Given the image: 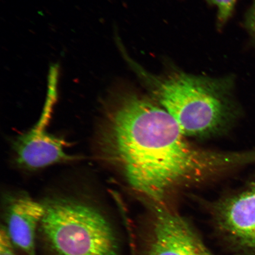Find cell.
Masks as SVG:
<instances>
[{"label":"cell","instance_id":"cell-1","mask_svg":"<svg viewBox=\"0 0 255 255\" xmlns=\"http://www.w3.org/2000/svg\"><path fill=\"white\" fill-rule=\"evenodd\" d=\"M163 108L132 91L112 95L100 145L105 160L151 205L178 189L255 162V150H207L191 143Z\"/></svg>","mask_w":255,"mask_h":255},{"label":"cell","instance_id":"cell-2","mask_svg":"<svg viewBox=\"0 0 255 255\" xmlns=\"http://www.w3.org/2000/svg\"><path fill=\"white\" fill-rule=\"evenodd\" d=\"M126 57L152 100L173 118L188 138L214 135L235 119L237 108L231 76L194 75L173 68L156 75Z\"/></svg>","mask_w":255,"mask_h":255},{"label":"cell","instance_id":"cell-3","mask_svg":"<svg viewBox=\"0 0 255 255\" xmlns=\"http://www.w3.org/2000/svg\"><path fill=\"white\" fill-rule=\"evenodd\" d=\"M39 230L52 255H119L113 226L88 204L57 198L43 203Z\"/></svg>","mask_w":255,"mask_h":255},{"label":"cell","instance_id":"cell-4","mask_svg":"<svg viewBox=\"0 0 255 255\" xmlns=\"http://www.w3.org/2000/svg\"><path fill=\"white\" fill-rule=\"evenodd\" d=\"M152 206L142 255H213L184 219L165 205Z\"/></svg>","mask_w":255,"mask_h":255},{"label":"cell","instance_id":"cell-5","mask_svg":"<svg viewBox=\"0 0 255 255\" xmlns=\"http://www.w3.org/2000/svg\"><path fill=\"white\" fill-rule=\"evenodd\" d=\"M219 228L241 246L255 251V180L240 192L216 204Z\"/></svg>","mask_w":255,"mask_h":255},{"label":"cell","instance_id":"cell-6","mask_svg":"<svg viewBox=\"0 0 255 255\" xmlns=\"http://www.w3.org/2000/svg\"><path fill=\"white\" fill-rule=\"evenodd\" d=\"M46 127L36 124L15 140L16 160L20 166L36 170L76 158L66 152V141L51 134Z\"/></svg>","mask_w":255,"mask_h":255},{"label":"cell","instance_id":"cell-7","mask_svg":"<svg viewBox=\"0 0 255 255\" xmlns=\"http://www.w3.org/2000/svg\"><path fill=\"white\" fill-rule=\"evenodd\" d=\"M44 213L43 203L21 195L9 201L4 228L12 245L25 255H36V238Z\"/></svg>","mask_w":255,"mask_h":255},{"label":"cell","instance_id":"cell-8","mask_svg":"<svg viewBox=\"0 0 255 255\" xmlns=\"http://www.w3.org/2000/svg\"><path fill=\"white\" fill-rule=\"evenodd\" d=\"M218 11V25L222 27L230 18L238 0H207Z\"/></svg>","mask_w":255,"mask_h":255},{"label":"cell","instance_id":"cell-9","mask_svg":"<svg viewBox=\"0 0 255 255\" xmlns=\"http://www.w3.org/2000/svg\"><path fill=\"white\" fill-rule=\"evenodd\" d=\"M4 226L0 231V255H17Z\"/></svg>","mask_w":255,"mask_h":255},{"label":"cell","instance_id":"cell-10","mask_svg":"<svg viewBox=\"0 0 255 255\" xmlns=\"http://www.w3.org/2000/svg\"><path fill=\"white\" fill-rule=\"evenodd\" d=\"M248 27L255 37V2L248 18Z\"/></svg>","mask_w":255,"mask_h":255}]
</instances>
